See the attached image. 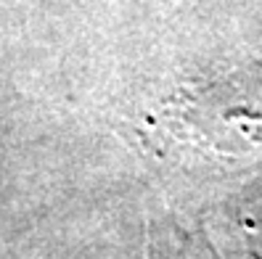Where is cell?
I'll use <instances>...</instances> for the list:
<instances>
[{"label":"cell","instance_id":"1","mask_svg":"<svg viewBox=\"0 0 262 259\" xmlns=\"http://www.w3.org/2000/svg\"><path fill=\"white\" fill-rule=\"evenodd\" d=\"M157 132L175 146L236 154L262 146V61L196 80L162 106Z\"/></svg>","mask_w":262,"mask_h":259},{"label":"cell","instance_id":"2","mask_svg":"<svg viewBox=\"0 0 262 259\" xmlns=\"http://www.w3.org/2000/svg\"><path fill=\"white\" fill-rule=\"evenodd\" d=\"M154 259H212L204 243L199 238H191L180 227H167L159 230L154 238Z\"/></svg>","mask_w":262,"mask_h":259}]
</instances>
